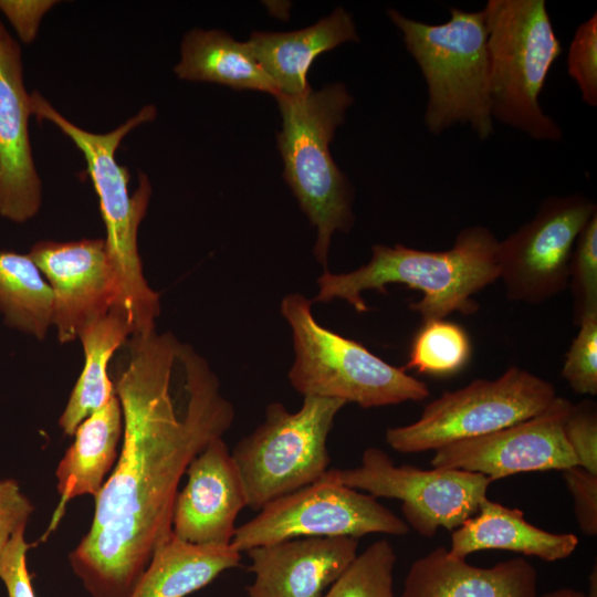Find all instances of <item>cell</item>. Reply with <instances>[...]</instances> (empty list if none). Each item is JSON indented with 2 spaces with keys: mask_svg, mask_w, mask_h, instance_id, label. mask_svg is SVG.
Listing matches in <instances>:
<instances>
[{
  "mask_svg": "<svg viewBox=\"0 0 597 597\" xmlns=\"http://www.w3.org/2000/svg\"><path fill=\"white\" fill-rule=\"evenodd\" d=\"M565 438L577 465L597 474V411L595 402L572 405L564 421Z\"/></svg>",
  "mask_w": 597,
  "mask_h": 597,
  "instance_id": "cell-31",
  "label": "cell"
},
{
  "mask_svg": "<svg viewBox=\"0 0 597 597\" xmlns=\"http://www.w3.org/2000/svg\"><path fill=\"white\" fill-rule=\"evenodd\" d=\"M572 533H552L534 526L520 509L484 499L476 513L452 531L449 553L458 558L483 549H503L546 562L567 558L577 547Z\"/></svg>",
  "mask_w": 597,
  "mask_h": 597,
  "instance_id": "cell-21",
  "label": "cell"
},
{
  "mask_svg": "<svg viewBox=\"0 0 597 597\" xmlns=\"http://www.w3.org/2000/svg\"><path fill=\"white\" fill-rule=\"evenodd\" d=\"M186 474L187 483L172 509V534L198 545H231L235 520L248 506V498L222 437L211 440L191 460Z\"/></svg>",
  "mask_w": 597,
  "mask_h": 597,
  "instance_id": "cell-16",
  "label": "cell"
},
{
  "mask_svg": "<svg viewBox=\"0 0 597 597\" xmlns=\"http://www.w3.org/2000/svg\"><path fill=\"white\" fill-rule=\"evenodd\" d=\"M240 561L232 545H198L171 534L154 551L130 597H186Z\"/></svg>",
  "mask_w": 597,
  "mask_h": 597,
  "instance_id": "cell-23",
  "label": "cell"
},
{
  "mask_svg": "<svg viewBox=\"0 0 597 597\" xmlns=\"http://www.w3.org/2000/svg\"><path fill=\"white\" fill-rule=\"evenodd\" d=\"M540 597H591L588 594H585L580 590L573 588H559L552 591H547Z\"/></svg>",
  "mask_w": 597,
  "mask_h": 597,
  "instance_id": "cell-36",
  "label": "cell"
},
{
  "mask_svg": "<svg viewBox=\"0 0 597 597\" xmlns=\"http://www.w3.org/2000/svg\"><path fill=\"white\" fill-rule=\"evenodd\" d=\"M174 72L185 81L260 91L274 97L279 95L275 84L258 63L247 41L239 42L222 30L192 29L186 32Z\"/></svg>",
  "mask_w": 597,
  "mask_h": 597,
  "instance_id": "cell-22",
  "label": "cell"
},
{
  "mask_svg": "<svg viewBox=\"0 0 597 597\" xmlns=\"http://www.w3.org/2000/svg\"><path fill=\"white\" fill-rule=\"evenodd\" d=\"M113 384L122 447L94 498L92 525L70 553L92 597H130L154 551L171 534L178 485L191 460L234 420L208 362L156 329L121 347Z\"/></svg>",
  "mask_w": 597,
  "mask_h": 597,
  "instance_id": "cell-1",
  "label": "cell"
},
{
  "mask_svg": "<svg viewBox=\"0 0 597 597\" xmlns=\"http://www.w3.org/2000/svg\"><path fill=\"white\" fill-rule=\"evenodd\" d=\"M282 118L277 147L283 177L316 229L313 253L327 270L328 250L336 231L354 224L353 188L329 151L335 132L345 121L353 96L342 83L304 94L275 96Z\"/></svg>",
  "mask_w": 597,
  "mask_h": 597,
  "instance_id": "cell-4",
  "label": "cell"
},
{
  "mask_svg": "<svg viewBox=\"0 0 597 597\" xmlns=\"http://www.w3.org/2000/svg\"><path fill=\"white\" fill-rule=\"evenodd\" d=\"M24 532L25 526L15 531L0 558V579L8 597H35L27 567V552L31 544L25 542Z\"/></svg>",
  "mask_w": 597,
  "mask_h": 597,
  "instance_id": "cell-33",
  "label": "cell"
},
{
  "mask_svg": "<svg viewBox=\"0 0 597 597\" xmlns=\"http://www.w3.org/2000/svg\"><path fill=\"white\" fill-rule=\"evenodd\" d=\"M396 559L390 542H374L354 558L323 597H395L392 573Z\"/></svg>",
  "mask_w": 597,
  "mask_h": 597,
  "instance_id": "cell-27",
  "label": "cell"
},
{
  "mask_svg": "<svg viewBox=\"0 0 597 597\" xmlns=\"http://www.w3.org/2000/svg\"><path fill=\"white\" fill-rule=\"evenodd\" d=\"M358 538L297 537L247 551L248 597H323L357 556Z\"/></svg>",
  "mask_w": 597,
  "mask_h": 597,
  "instance_id": "cell-17",
  "label": "cell"
},
{
  "mask_svg": "<svg viewBox=\"0 0 597 597\" xmlns=\"http://www.w3.org/2000/svg\"><path fill=\"white\" fill-rule=\"evenodd\" d=\"M498 244L493 232L479 224L461 230L453 247L444 251L374 244L370 260L360 268L339 274L325 270L312 302L344 300L363 313L368 310L363 292L386 293L388 284H404L422 293L409 308L423 322L453 312L471 315L479 310L472 296L499 280Z\"/></svg>",
  "mask_w": 597,
  "mask_h": 597,
  "instance_id": "cell-2",
  "label": "cell"
},
{
  "mask_svg": "<svg viewBox=\"0 0 597 597\" xmlns=\"http://www.w3.org/2000/svg\"><path fill=\"white\" fill-rule=\"evenodd\" d=\"M281 314L292 329V387L305 396L341 399L363 408L420 401L428 386L373 354L360 343L318 324L312 301L292 293L281 301Z\"/></svg>",
  "mask_w": 597,
  "mask_h": 597,
  "instance_id": "cell-7",
  "label": "cell"
},
{
  "mask_svg": "<svg viewBox=\"0 0 597 597\" xmlns=\"http://www.w3.org/2000/svg\"><path fill=\"white\" fill-rule=\"evenodd\" d=\"M552 383L512 366L493 380L474 379L429 402L418 420L388 428L386 442L401 453L437 450L524 421L556 397Z\"/></svg>",
  "mask_w": 597,
  "mask_h": 597,
  "instance_id": "cell-9",
  "label": "cell"
},
{
  "mask_svg": "<svg viewBox=\"0 0 597 597\" xmlns=\"http://www.w3.org/2000/svg\"><path fill=\"white\" fill-rule=\"evenodd\" d=\"M596 212L595 201L582 193L551 196L528 222L499 241V279L507 298L537 304L563 292L576 240Z\"/></svg>",
  "mask_w": 597,
  "mask_h": 597,
  "instance_id": "cell-12",
  "label": "cell"
},
{
  "mask_svg": "<svg viewBox=\"0 0 597 597\" xmlns=\"http://www.w3.org/2000/svg\"><path fill=\"white\" fill-rule=\"evenodd\" d=\"M387 14L400 30L407 51L426 81L423 122L433 135L455 124L469 125L479 139L493 130L490 98V54L483 10L450 9L441 24L407 18L396 9Z\"/></svg>",
  "mask_w": 597,
  "mask_h": 597,
  "instance_id": "cell-5",
  "label": "cell"
},
{
  "mask_svg": "<svg viewBox=\"0 0 597 597\" xmlns=\"http://www.w3.org/2000/svg\"><path fill=\"white\" fill-rule=\"evenodd\" d=\"M562 368V377L580 395H597V313L587 315L578 324Z\"/></svg>",
  "mask_w": 597,
  "mask_h": 597,
  "instance_id": "cell-29",
  "label": "cell"
},
{
  "mask_svg": "<svg viewBox=\"0 0 597 597\" xmlns=\"http://www.w3.org/2000/svg\"><path fill=\"white\" fill-rule=\"evenodd\" d=\"M31 115L22 50L0 21V216L15 223L35 217L42 205L29 134Z\"/></svg>",
  "mask_w": 597,
  "mask_h": 597,
  "instance_id": "cell-15",
  "label": "cell"
},
{
  "mask_svg": "<svg viewBox=\"0 0 597 597\" xmlns=\"http://www.w3.org/2000/svg\"><path fill=\"white\" fill-rule=\"evenodd\" d=\"M574 323L597 313V212L579 233L570 261Z\"/></svg>",
  "mask_w": 597,
  "mask_h": 597,
  "instance_id": "cell-28",
  "label": "cell"
},
{
  "mask_svg": "<svg viewBox=\"0 0 597 597\" xmlns=\"http://www.w3.org/2000/svg\"><path fill=\"white\" fill-rule=\"evenodd\" d=\"M407 523L368 493L339 483L328 470L320 480L281 496L238 526L231 545L239 552L297 537L381 533L405 535Z\"/></svg>",
  "mask_w": 597,
  "mask_h": 597,
  "instance_id": "cell-10",
  "label": "cell"
},
{
  "mask_svg": "<svg viewBox=\"0 0 597 597\" xmlns=\"http://www.w3.org/2000/svg\"><path fill=\"white\" fill-rule=\"evenodd\" d=\"M400 597H540L537 574L523 557L491 567L469 564L438 546L410 566Z\"/></svg>",
  "mask_w": 597,
  "mask_h": 597,
  "instance_id": "cell-18",
  "label": "cell"
},
{
  "mask_svg": "<svg viewBox=\"0 0 597 597\" xmlns=\"http://www.w3.org/2000/svg\"><path fill=\"white\" fill-rule=\"evenodd\" d=\"M329 471L339 483L376 499L400 500L404 521L427 538L439 527L452 532L473 516L488 498L492 482L481 473L465 470L396 465L376 447L363 452L359 465Z\"/></svg>",
  "mask_w": 597,
  "mask_h": 597,
  "instance_id": "cell-11",
  "label": "cell"
},
{
  "mask_svg": "<svg viewBox=\"0 0 597 597\" xmlns=\"http://www.w3.org/2000/svg\"><path fill=\"white\" fill-rule=\"evenodd\" d=\"M0 313L4 324L43 339L53 323V292L29 254L0 250Z\"/></svg>",
  "mask_w": 597,
  "mask_h": 597,
  "instance_id": "cell-25",
  "label": "cell"
},
{
  "mask_svg": "<svg viewBox=\"0 0 597 597\" xmlns=\"http://www.w3.org/2000/svg\"><path fill=\"white\" fill-rule=\"evenodd\" d=\"M130 335V325L116 310H111L80 335L84 367L59 419L66 436H74L77 426L115 395L108 365Z\"/></svg>",
  "mask_w": 597,
  "mask_h": 597,
  "instance_id": "cell-24",
  "label": "cell"
},
{
  "mask_svg": "<svg viewBox=\"0 0 597 597\" xmlns=\"http://www.w3.org/2000/svg\"><path fill=\"white\" fill-rule=\"evenodd\" d=\"M33 510L15 480H0V558L15 531L27 526Z\"/></svg>",
  "mask_w": 597,
  "mask_h": 597,
  "instance_id": "cell-34",
  "label": "cell"
},
{
  "mask_svg": "<svg viewBox=\"0 0 597 597\" xmlns=\"http://www.w3.org/2000/svg\"><path fill=\"white\" fill-rule=\"evenodd\" d=\"M56 1L0 0V11L9 20L21 42L31 43L43 15Z\"/></svg>",
  "mask_w": 597,
  "mask_h": 597,
  "instance_id": "cell-35",
  "label": "cell"
},
{
  "mask_svg": "<svg viewBox=\"0 0 597 597\" xmlns=\"http://www.w3.org/2000/svg\"><path fill=\"white\" fill-rule=\"evenodd\" d=\"M123 428L116 394L77 426L73 443L56 467L60 501L43 537L55 530L71 500L82 495L95 498L100 493L117 461Z\"/></svg>",
  "mask_w": 597,
  "mask_h": 597,
  "instance_id": "cell-20",
  "label": "cell"
},
{
  "mask_svg": "<svg viewBox=\"0 0 597 597\" xmlns=\"http://www.w3.org/2000/svg\"><path fill=\"white\" fill-rule=\"evenodd\" d=\"M572 405L556 396L547 408L524 421L434 450L430 463L432 468L481 473L491 481L520 472L577 465L564 434V421Z\"/></svg>",
  "mask_w": 597,
  "mask_h": 597,
  "instance_id": "cell-13",
  "label": "cell"
},
{
  "mask_svg": "<svg viewBox=\"0 0 597 597\" xmlns=\"http://www.w3.org/2000/svg\"><path fill=\"white\" fill-rule=\"evenodd\" d=\"M490 54L493 121L536 140L558 142L563 130L540 104L563 48L544 0H489L482 9Z\"/></svg>",
  "mask_w": 597,
  "mask_h": 597,
  "instance_id": "cell-6",
  "label": "cell"
},
{
  "mask_svg": "<svg viewBox=\"0 0 597 597\" xmlns=\"http://www.w3.org/2000/svg\"><path fill=\"white\" fill-rule=\"evenodd\" d=\"M562 476L574 501V514L583 533L597 535V474L580 465L562 470Z\"/></svg>",
  "mask_w": 597,
  "mask_h": 597,
  "instance_id": "cell-32",
  "label": "cell"
},
{
  "mask_svg": "<svg viewBox=\"0 0 597 597\" xmlns=\"http://www.w3.org/2000/svg\"><path fill=\"white\" fill-rule=\"evenodd\" d=\"M341 399L305 396L297 411L281 402L265 408L264 420L231 452L240 472L248 506L260 511L268 503L320 480L331 458L327 438Z\"/></svg>",
  "mask_w": 597,
  "mask_h": 597,
  "instance_id": "cell-8",
  "label": "cell"
},
{
  "mask_svg": "<svg viewBox=\"0 0 597 597\" xmlns=\"http://www.w3.org/2000/svg\"><path fill=\"white\" fill-rule=\"evenodd\" d=\"M28 254L52 289V325L61 344L78 339L115 307L118 284L104 239L40 241Z\"/></svg>",
  "mask_w": 597,
  "mask_h": 597,
  "instance_id": "cell-14",
  "label": "cell"
},
{
  "mask_svg": "<svg viewBox=\"0 0 597 597\" xmlns=\"http://www.w3.org/2000/svg\"><path fill=\"white\" fill-rule=\"evenodd\" d=\"M472 344L468 332L444 318L425 321L416 333L405 369L419 374L450 376L470 362Z\"/></svg>",
  "mask_w": 597,
  "mask_h": 597,
  "instance_id": "cell-26",
  "label": "cell"
},
{
  "mask_svg": "<svg viewBox=\"0 0 597 597\" xmlns=\"http://www.w3.org/2000/svg\"><path fill=\"white\" fill-rule=\"evenodd\" d=\"M567 73L577 84L582 101L597 105V14L582 22L573 36L567 53Z\"/></svg>",
  "mask_w": 597,
  "mask_h": 597,
  "instance_id": "cell-30",
  "label": "cell"
},
{
  "mask_svg": "<svg viewBox=\"0 0 597 597\" xmlns=\"http://www.w3.org/2000/svg\"><path fill=\"white\" fill-rule=\"evenodd\" d=\"M358 41L352 14L338 7L329 15L304 29L290 32L254 31L247 43L279 94L296 96L311 88L307 73L321 53L345 42Z\"/></svg>",
  "mask_w": 597,
  "mask_h": 597,
  "instance_id": "cell-19",
  "label": "cell"
},
{
  "mask_svg": "<svg viewBox=\"0 0 597 597\" xmlns=\"http://www.w3.org/2000/svg\"><path fill=\"white\" fill-rule=\"evenodd\" d=\"M31 113L46 121L67 136L86 161V175L98 197L106 229L105 243L115 269L118 298L113 310L122 313L132 327V335H144L156 329L160 313L159 294L147 283L138 252V229L146 216L151 185L140 172L139 184L129 195V170L117 163L116 150L122 140L138 126L156 118L154 105H145L137 114L115 129L92 133L62 115L41 93H31Z\"/></svg>",
  "mask_w": 597,
  "mask_h": 597,
  "instance_id": "cell-3",
  "label": "cell"
}]
</instances>
